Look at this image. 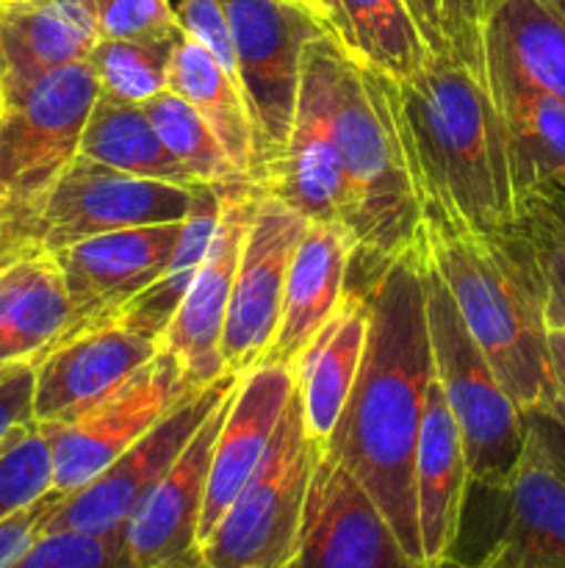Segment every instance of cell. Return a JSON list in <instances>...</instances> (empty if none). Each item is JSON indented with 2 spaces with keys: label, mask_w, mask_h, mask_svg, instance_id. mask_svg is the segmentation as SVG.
<instances>
[{
  "label": "cell",
  "mask_w": 565,
  "mask_h": 568,
  "mask_svg": "<svg viewBox=\"0 0 565 568\" xmlns=\"http://www.w3.org/2000/svg\"><path fill=\"white\" fill-rule=\"evenodd\" d=\"M299 3H305V6H308V9H310V3H308V0H299Z\"/></svg>",
  "instance_id": "obj_47"
},
{
  "label": "cell",
  "mask_w": 565,
  "mask_h": 568,
  "mask_svg": "<svg viewBox=\"0 0 565 568\" xmlns=\"http://www.w3.org/2000/svg\"><path fill=\"white\" fill-rule=\"evenodd\" d=\"M28 422H33V364H20L0 372V449Z\"/></svg>",
  "instance_id": "obj_40"
},
{
  "label": "cell",
  "mask_w": 565,
  "mask_h": 568,
  "mask_svg": "<svg viewBox=\"0 0 565 568\" xmlns=\"http://www.w3.org/2000/svg\"><path fill=\"white\" fill-rule=\"evenodd\" d=\"M0 258H3V247H0Z\"/></svg>",
  "instance_id": "obj_48"
},
{
  "label": "cell",
  "mask_w": 565,
  "mask_h": 568,
  "mask_svg": "<svg viewBox=\"0 0 565 568\" xmlns=\"http://www.w3.org/2000/svg\"><path fill=\"white\" fill-rule=\"evenodd\" d=\"M183 225L186 222L127 227L55 250L72 308L61 338L103 325L138 297L170 264Z\"/></svg>",
  "instance_id": "obj_17"
},
{
  "label": "cell",
  "mask_w": 565,
  "mask_h": 568,
  "mask_svg": "<svg viewBox=\"0 0 565 568\" xmlns=\"http://www.w3.org/2000/svg\"><path fill=\"white\" fill-rule=\"evenodd\" d=\"M485 78L507 148L518 216L565 186V103L526 83L507 61L485 53Z\"/></svg>",
  "instance_id": "obj_21"
},
{
  "label": "cell",
  "mask_w": 565,
  "mask_h": 568,
  "mask_svg": "<svg viewBox=\"0 0 565 568\" xmlns=\"http://www.w3.org/2000/svg\"><path fill=\"white\" fill-rule=\"evenodd\" d=\"M222 209V186H208V183H197L194 189V205L186 216L181 239L175 244L170 264L164 266L158 277L144 288L138 297H133L125 308L109 322H122L136 331L147 333V336L158 338L164 336L166 325L175 316L177 305H181L183 294H186L188 283H192L194 272H197L199 261H203L205 250H208L214 227L219 222Z\"/></svg>",
  "instance_id": "obj_31"
},
{
  "label": "cell",
  "mask_w": 565,
  "mask_h": 568,
  "mask_svg": "<svg viewBox=\"0 0 565 568\" xmlns=\"http://www.w3.org/2000/svg\"><path fill=\"white\" fill-rule=\"evenodd\" d=\"M338 42L327 33L305 48L297 111L282 153L253 186L282 200L310 222L343 220V172L332 125V61Z\"/></svg>",
  "instance_id": "obj_12"
},
{
  "label": "cell",
  "mask_w": 565,
  "mask_h": 568,
  "mask_svg": "<svg viewBox=\"0 0 565 568\" xmlns=\"http://www.w3.org/2000/svg\"><path fill=\"white\" fill-rule=\"evenodd\" d=\"M97 94L89 61L3 89L0 211L31 205L78 159Z\"/></svg>",
  "instance_id": "obj_9"
},
{
  "label": "cell",
  "mask_w": 565,
  "mask_h": 568,
  "mask_svg": "<svg viewBox=\"0 0 565 568\" xmlns=\"http://www.w3.org/2000/svg\"><path fill=\"white\" fill-rule=\"evenodd\" d=\"M308 225V216L282 200L258 194L238 255L219 347L222 364L230 375L242 377L264 364L280 325L288 266Z\"/></svg>",
  "instance_id": "obj_13"
},
{
  "label": "cell",
  "mask_w": 565,
  "mask_h": 568,
  "mask_svg": "<svg viewBox=\"0 0 565 568\" xmlns=\"http://www.w3.org/2000/svg\"><path fill=\"white\" fill-rule=\"evenodd\" d=\"M0 3H3V0H0Z\"/></svg>",
  "instance_id": "obj_50"
},
{
  "label": "cell",
  "mask_w": 565,
  "mask_h": 568,
  "mask_svg": "<svg viewBox=\"0 0 565 568\" xmlns=\"http://www.w3.org/2000/svg\"><path fill=\"white\" fill-rule=\"evenodd\" d=\"M469 491L471 475L460 427L432 375L415 447V514L427 568H449L458 558Z\"/></svg>",
  "instance_id": "obj_22"
},
{
  "label": "cell",
  "mask_w": 565,
  "mask_h": 568,
  "mask_svg": "<svg viewBox=\"0 0 565 568\" xmlns=\"http://www.w3.org/2000/svg\"><path fill=\"white\" fill-rule=\"evenodd\" d=\"M369 305L360 286H349L341 308L325 322L294 364V392L305 427L319 444L330 442L363 364Z\"/></svg>",
  "instance_id": "obj_26"
},
{
  "label": "cell",
  "mask_w": 565,
  "mask_h": 568,
  "mask_svg": "<svg viewBox=\"0 0 565 568\" xmlns=\"http://www.w3.org/2000/svg\"><path fill=\"white\" fill-rule=\"evenodd\" d=\"M258 194L260 189L253 183L222 186V209L214 236H210L208 250H205L175 316L161 336V349L175 355L194 388H203L219 381L222 375H230L222 364L219 347L238 255H242V244Z\"/></svg>",
  "instance_id": "obj_14"
},
{
  "label": "cell",
  "mask_w": 565,
  "mask_h": 568,
  "mask_svg": "<svg viewBox=\"0 0 565 568\" xmlns=\"http://www.w3.org/2000/svg\"><path fill=\"white\" fill-rule=\"evenodd\" d=\"M325 444L308 433L291 394L269 453L203 541L205 568H282L302 541L310 483Z\"/></svg>",
  "instance_id": "obj_6"
},
{
  "label": "cell",
  "mask_w": 565,
  "mask_h": 568,
  "mask_svg": "<svg viewBox=\"0 0 565 568\" xmlns=\"http://www.w3.org/2000/svg\"><path fill=\"white\" fill-rule=\"evenodd\" d=\"M371 270L374 275L360 286L369 305L363 364L325 449L352 471L393 536L424 564L415 514V447L435 369L419 242Z\"/></svg>",
  "instance_id": "obj_1"
},
{
  "label": "cell",
  "mask_w": 565,
  "mask_h": 568,
  "mask_svg": "<svg viewBox=\"0 0 565 568\" xmlns=\"http://www.w3.org/2000/svg\"><path fill=\"white\" fill-rule=\"evenodd\" d=\"M150 122L158 131L161 142L166 144L177 164L186 170L194 183H208V186H233V183H247L230 155L225 153L219 139L214 136L203 116L181 98V94L164 89L161 94L142 103Z\"/></svg>",
  "instance_id": "obj_32"
},
{
  "label": "cell",
  "mask_w": 565,
  "mask_h": 568,
  "mask_svg": "<svg viewBox=\"0 0 565 568\" xmlns=\"http://www.w3.org/2000/svg\"><path fill=\"white\" fill-rule=\"evenodd\" d=\"M419 242V239H415ZM427 331L449 410L460 427L471 488L502 491L526 449V422L476 347L446 286L421 253Z\"/></svg>",
  "instance_id": "obj_5"
},
{
  "label": "cell",
  "mask_w": 565,
  "mask_h": 568,
  "mask_svg": "<svg viewBox=\"0 0 565 568\" xmlns=\"http://www.w3.org/2000/svg\"><path fill=\"white\" fill-rule=\"evenodd\" d=\"M282 568H427L393 536L391 525L352 471L325 449L305 508L302 541Z\"/></svg>",
  "instance_id": "obj_15"
},
{
  "label": "cell",
  "mask_w": 565,
  "mask_h": 568,
  "mask_svg": "<svg viewBox=\"0 0 565 568\" xmlns=\"http://www.w3.org/2000/svg\"><path fill=\"white\" fill-rule=\"evenodd\" d=\"M0 372L33 364L70 325V294L55 253L0 244Z\"/></svg>",
  "instance_id": "obj_24"
},
{
  "label": "cell",
  "mask_w": 565,
  "mask_h": 568,
  "mask_svg": "<svg viewBox=\"0 0 565 568\" xmlns=\"http://www.w3.org/2000/svg\"><path fill=\"white\" fill-rule=\"evenodd\" d=\"M9 568H138L125 547V536L86 532H42Z\"/></svg>",
  "instance_id": "obj_35"
},
{
  "label": "cell",
  "mask_w": 565,
  "mask_h": 568,
  "mask_svg": "<svg viewBox=\"0 0 565 568\" xmlns=\"http://www.w3.org/2000/svg\"><path fill=\"white\" fill-rule=\"evenodd\" d=\"M230 394L205 419L175 466L161 477L158 486L127 519L122 536L138 568H205L199 516H203L205 486H208L210 455Z\"/></svg>",
  "instance_id": "obj_18"
},
{
  "label": "cell",
  "mask_w": 565,
  "mask_h": 568,
  "mask_svg": "<svg viewBox=\"0 0 565 568\" xmlns=\"http://www.w3.org/2000/svg\"><path fill=\"white\" fill-rule=\"evenodd\" d=\"M332 125L343 172V225L371 266L413 247L421 227L408 150L393 114L388 78L349 59L332 61Z\"/></svg>",
  "instance_id": "obj_4"
},
{
  "label": "cell",
  "mask_w": 565,
  "mask_h": 568,
  "mask_svg": "<svg viewBox=\"0 0 565 568\" xmlns=\"http://www.w3.org/2000/svg\"><path fill=\"white\" fill-rule=\"evenodd\" d=\"M518 222L535 244L546 292V325L565 331V220L548 205H532Z\"/></svg>",
  "instance_id": "obj_36"
},
{
  "label": "cell",
  "mask_w": 565,
  "mask_h": 568,
  "mask_svg": "<svg viewBox=\"0 0 565 568\" xmlns=\"http://www.w3.org/2000/svg\"><path fill=\"white\" fill-rule=\"evenodd\" d=\"M161 342L122 322L61 338L33 361V422L64 425L125 386L158 355Z\"/></svg>",
  "instance_id": "obj_16"
},
{
  "label": "cell",
  "mask_w": 565,
  "mask_h": 568,
  "mask_svg": "<svg viewBox=\"0 0 565 568\" xmlns=\"http://www.w3.org/2000/svg\"><path fill=\"white\" fill-rule=\"evenodd\" d=\"M410 17H413L415 28H419L421 39L430 48L432 55L449 53L446 37H443V20H441V0H404Z\"/></svg>",
  "instance_id": "obj_43"
},
{
  "label": "cell",
  "mask_w": 565,
  "mask_h": 568,
  "mask_svg": "<svg viewBox=\"0 0 565 568\" xmlns=\"http://www.w3.org/2000/svg\"><path fill=\"white\" fill-rule=\"evenodd\" d=\"M59 499V494L50 491L48 497L37 499V503L22 508L20 514H14L11 519H6L3 525H0V568H9L39 536H42L44 521L53 514Z\"/></svg>",
  "instance_id": "obj_41"
},
{
  "label": "cell",
  "mask_w": 565,
  "mask_h": 568,
  "mask_svg": "<svg viewBox=\"0 0 565 568\" xmlns=\"http://www.w3.org/2000/svg\"><path fill=\"white\" fill-rule=\"evenodd\" d=\"M327 37L366 70L391 81L413 75L430 48L421 39L404 0H308Z\"/></svg>",
  "instance_id": "obj_27"
},
{
  "label": "cell",
  "mask_w": 565,
  "mask_h": 568,
  "mask_svg": "<svg viewBox=\"0 0 565 568\" xmlns=\"http://www.w3.org/2000/svg\"><path fill=\"white\" fill-rule=\"evenodd\" d=\"M548 364H552L557 405L565 414V331H559V327H548Z\"/></svg>",
  "instance_id": "obj_44"
},
{
  "label": "cell",
  "mask_w": 565,
  "mask_h": 568,
  "mask_svg": "<svg viewBox=\"0 0 565 568\" xmlns=\"http://www.w3.org/2000/svg\"><path fill=\"white\" fill-rule=\"evenodd\" d=\"M97 39L86 0H3L0 87H20L44 72L81 64Z\"/></svg>",
  "instance_id": "obj_25"
},
{
  "label": "cell",
  "mask_w": 565,
  "mask_h": 568,
  "mask_svg": "<svg viewBox=\"0 0 565 568\" xmlns=\"http://www.w3.org/2000/svg\"><path fill=\"white\" fill-rule=\"evenodd\" d=\"M78 155L109 170L127 172V175L197 186L161 142L158 131L142 105L120 103L103 94L94 100Z\"/></svg>",
  "instance_id": "obj_30"
},
{
  "label": "cell",
  "mask_w": 565,
  "mask_h": 568,
  "mask_svg": "<svg viewBox=\"0 0 565 568\" xmlns=\"http://www.w3.org/2000/svg\"><path fill=\"white\" fill-rule=\"evenodd\" d=\"M419 247L521 414L557 403L546 292L524 225L485 233L421 216Z\"/></svg>",
  "instance_id": "obj_3"
},
{
  "label": "cell",
  "mask_w": 565,
  "mask_h": 568,
  "mask_svg": "<svg viewBox=\"0 0 565 568\" xmlns=\"http://www.w3.org/2000/svg\"><path fill=\"white\" fill-rule=\"evenodd\" d=\"M421 216L469 231L518 222L504 128L487 81L452 53L430 55L413 75L388 78Z\"/></svg>",
  "instance_id": "obj_2"
},
{
  "label": "cell",
  "mask_w": 565,
  "mask_h": 568,
  "mask_svg": "<svg viewBox=\"0 0 565 568\" xmlns=\"http://www.w3.org/2000/svg\"><path fill=\"white\" fill-rule=\"evenodd\" d=\"M449 568H458V566H449Z\"/></svg>",
  "instance_id": "obj_49"
},
{
  "label": "cell",
  "mask_w": 565,
  "mask_h": 568,
  "mask_svg": "<svg viewBox=\"0 0 565 568\" xmlns=\"http://www.w3.org/2000/svg\"><path fill=\"white\" fill-rule=\"evenodd\" d=\"M502 0H441L443 37L449 53L469 67L476 78H485V31Z\"/></svg>",
  "instance_id": "obj_38"
},
{
  "label": "cell",
  "mask_w": 565,
  "mask_h": 568,
  "mask_svg": "<svg viewBox=\"0 0 565 568\" xmlns=\"http://www.w3.org/2000/svg\"><path fill=\"white\" fill-rule=\"evenodd\" d=\"M485 53L565 103V14L552 0H502L487 22Z\"/></svg>",
  "instance_id": "obj_29"
},
{
  "label": "cell",
  "mask_w": 565,
  "mask_h": 568,
  "mask_svg": "<svg viewBox=\"0 0 565 568\" xmlns=\"http://www.w3.org/2000/svg\"><path fill=\"white\" fill-rule=\"evenodd\" d=\"M100 39L183 37L170 0H86Z\"/></svg>",
  "instance_id": "obj_37"
},
{
  "label": "cell",
  "mask_w": 565,
  "mask_h": 568,
  "mask_svg": "<svg viewBox=\"0 0 565 568\" xmlns=\"http://www.w3.org/2000/svg\"><path fill=\"white\" fill-rule=\"evenodd\" d=\"M177 39H97L86 61L100 94L142 105L164 92Z\"/></svg>",
  "instance_id": "obj_33"
},
{
  "label": "cell",
  "mask_w": 565,
  "mask_h": 568,
  "mask_svg": "<svg viewBox=\"0 0 565 568\" xmlns=\"http://www.w3.org/2000/svg\"><path fill=\"white\" fill-rule=\"evenodd\" d=\"M192 392L175 355L158 349L150 364L92 410L64 425H39L53 460L50 491L70 497L92 483Z\"/></svg>",
  "instance_id": "obj_11"
},
{
  "label": "cell",
  "mask_w": 565,
  "mask_h": 568,
  "mask_svg": "<svg viewBox=\"0 0 565 568\" xmlns=\"http://www.w3.org/2000/svg\"><path fill=\"white\" fill-rule=\"evenodd\" d=\"M53 488V460L48 438L37 422H28L0 449V525Z\"/></svg>",
  "instance_id": "obj_34"
},
{
  "label": "cell",
  "mask_w": 565,
  "mask_h": 568,
  "mask_svg": "<svg viewBox=\"0 0 565 568\" xmlns=\"http://www.w3.org/2000/svg\"><path fill=\"white\" fill-rule=\"evenodd\" d=\"M537 205H548V209H554L565 220V186H559L552 197H546L543 203H537Z\"/></svg>",
  "instance_id": "obj_45"
},
{
  "label": "cell",
  "mask_w": 565,
  "mask_h": 568,
  "mask_svg": "<svg viewBox=\"0 0 565 568\" xmlns=\"http://www.w3.org/2000/svg\"><path fill=\"white\" fill-rule=\"evenodd\" d=\"M236 55L238 89L253 122V183L288 142L305 48L325 26L299 0H219Z\"/></svg>",
  "instance_id": "obj_8"
},
{
  "label": "cell",
  "mask_w": 565,
  "mask_h": 568,
  "mask_svg": "<svg viewBox=\"0 0 565 568\" xmlns=\"http://www.w3.org/2000/svg\"><path fill=\"white\" fill-rule=\"evenodd\" d=\"M526 430L541 442L552 464L557 466L559 475L565 477V414L557 403L543 405V408L526 410L524 414Z\"/></svg>",
  "instance_id": "obj_42"
},
{
  "label": "cell",
  "mask_w": 565,
  "mask_h": 568,
  "mask_svg": "<svg viewBox=\"0 0 565 568\" xmlns=\"http://www.w3.org/2000/svg\"><path fill=\"white\" fill-rule=\"evenodd\" d=\"M355 258L358 242L343 222H310L288 266L280 325L264 364H280L294 372L305 347L341 308Z\"/></svg>",
  "instance_id": "obj_23"
},
{
  "label": "cell",
  "mask_w": 565,
  "mask_h": 568,
  "mask_svg": "<svg viewBox=\"0 0 565 568\" xmlns=\"http://www.w3.org/2000/svg\"><path fill=\"white\" fill-rule=\"evenodd\" d=\"M0 114H3V89H0Z\"/></svg>",
  "instance_id": "obj_46"
},
{
  "label": "cell",
  "mask_w": 565,
  "mask_h": 568,
  "mask_svg": "<svg viewBox=\"0 0 565 568\" xmlns=\"http://www.w3.org/2000/svg\"><path fill=\"white\" fill-rule=\"evenodd\" d=\"M236 375H222L219 381L181 399L158 425L150 427L131 449L120 455L92 483L78 488L70 497H61L53 514L44 521L42 532H86V536H116L125 530L133 510L158 486L161 477L175 466L199 427L222 405V399L236 386Z\"/></svg>",
  "instance_id": "obj_10"
},
{
  "label": "cell",
  "mask_w": 565,
  "mask_h": 568,
  "mask_svg": "<svg viewBox=\"0 0 565 568\" xmlns=\"http://www.w3.org/2000/svg\"><path fill=\"white\" fill-rule=\"evenodd\" d=\"M166 89L181 94L203 116L244 181L253 183V122H249L242 89L227 75L225 67L197 39L186 37V33L177 39L175 53H172L170 87Z\"/></svg>",
  "instance_id": "obj_28"
},
{
  "label": "cell",
  "mask_w": 565,
  "mask_h": 568,
  "mask_svg": "<svg viewBox=\"0 0 565 568\" xmlns=\"http://www.w3.org/2000/svg\"><path fill=\"white\" fill-rule=\"evenodd\" d=\"M175 14L183 33L197 39L225 67L227 75L238 83L230 28H227V17L219 0H175Z\"/></svg>",
  "instance_id": "obj_39"
},
{
  "label": "cell",
  "mask_w": 565,
  "mask_h": 568,
  "mask_svg": "<svg viewBox=\"0 0 565 568\" xmlns=\"http://www.w3.org/2000/svg\"><path fill=\"white\" fill-rule=\"evenodd\" d=\"M291 394L294 372L280 364H260L236 381L210 455L208 486L199 516V544L210 536L233 499L258 471L260 460L275 442Z\"/></svg>",
  "instance_id": "obj_20"
},
{
  "label": "cell",
  "mask_w": 565,
  "mask_h": 568,
  "mask_svg": "<svg viewBox=\"0 0 565 568\" xmlns=\"http://www.w3.org/2000/svg\"><path fill=\"white\" fill-rule=\"evenodd\" d=\"M487 547L458 568H565V477L526 430V449L502 491Z\"/></svg>",
  "instance_id": "obj_19"
},
{
  "label": "cell",
  "mask_w": 565,
  "mask_h": 568,
  "mask_svg": "<svg viewBox=\"0 0 565 568\" xmlns=\"http://www.w3.org/2000/svg\"><path fill=\"white\" fill-rule=\"evenodd\" d=\"M194 189L136 178L78 155L59 181L17 211H0V244H37L55 250L100 233L186 222Z\"/></svg>",
  "instance_id": "obj_7"
}]
</instances>
